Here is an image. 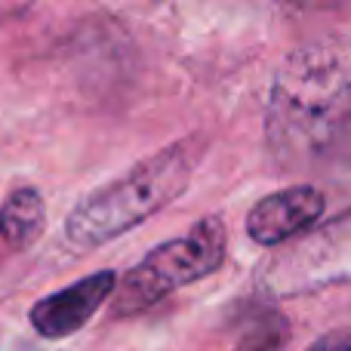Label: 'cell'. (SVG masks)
<instances>
[{"instance_id":"obj_1","label":"cell","mask_w":351,"mask_h":351,"mask_svg":"<svg viewBox=\"0 0 351 351\" xmlns=\"http://www.w3.org/2000/svg\"><path fill=\"white\" fill-rule=\"evenodd\" d=\"M351 123V37L324 34L296 47L268 90L265 136L274 158L302 167L342 142Z\"/></svg>"},{"instance_id":"obj_2","label":"cell","mask_w":351,"mask_h":351,"mask_svg":"<svg viewBox=\"0 0 351 351\" xmlns=\"http://www.w3.org/2000/svg\"><path fill=\"white\" fill-rule=\"evenodd\" d=\"M204 148L194 139H179L170 148L139 160L121 179L86 194L65 219V241L77 250H96L127 234L173 204L188 188Z\"/></svg>"},{"instance_id":"obj_3","label":"cell","mask_w":351,"mask_h":351,"mask_svg":"<svg viewBox=\"0 0 351 351\" xmlns=\"http://www.w3.org/2000/svg\"><path fill=\"white\" fill-rule=\"evenodd\" d=\"M225 225L216 216L200 219L188 234L158 243L123 274L111 315H142L170 293L210 278L225 262Z\"/></svg>"},{"instance_id":"obj_4","label":"cell","mask_w":351,"mask_h":351,"mask_svg":"<svg viewBox=\"0 0 351 351\" xmlns=\"http://www.w3.org/2000/svg\"><path fill=\"white\" fill-rule=\"evenodd\" d=\"M351 280V210L302 234L262 265L259 287L271 296H302Z\"/></svg>"},{"instance_id":"obj_5","label":"cell","mask_w":351,"mask_h":351,"mask_svg":"<svg viewBox=\"0 0 351 351\" xmlns=\"http://www.w3.org/2000/svg\"><path fill=\"white\" fill-rule=\"evenodd\" d=\"M327 210V197L315 185H290L262 197L247 213V234L259 247H278L302 237Z\"/></svg>"},{"instance_id":"obj_6","label":"cell","mask_w":351,"mask_h":351,"mask_svg":"<svg viewBox=\"0 0 351 351\" xmlns=\"http://www.w3.org/2000/svg\"><path fill=\"white\" fill-rule=\"evenodd\" d=\"M114 287L117 274L108 271V268L90 274L84 280H74L71 287L49 293L40 302L31 305V327L47 339H65V336L86 327V321L114 296Z\"/></svg>"},{"instance_id":"obj_7","label":"cell","mask_w":351,"mask_h":351,"mask_svg":"<svg viewBox=\"0 0 351 351\" xmlns=\"http://www.w3.org/2000/svg\"><path fill=\"white\" fill-rule=\"evenodd\" d=\"M47 228V206L37 188H16L0 206V241L10 250H28Z\"/></svg>"},{"instance_id":"obj_8","label":"cell","mask_w":351,"mask_h":351,"mask_svg":"<svg viewBox=\"0 0 351 351\" xmlns=\"http://www.w3.org/2000/svg\"><path fill=\"white\" fill-rule=\"evenodd\" d=\"M308 351H351V327H339L317 336L308 346Z\"/></svg>"},{"instance_id":"obj_9","label":"cell","mask_w":351,"mask_h":351,"mask_svg":"<svg viewBox=\"0 0 351 351\" xmlns=\"http://www.w3.org/2000/svg\"><path fill=\"white\" fill-rule=\"evenodd\" d=\"M339 145H346V148H348V154H351V123H348V130H346V136H342Z\"/></svg>"}]
</instances>
